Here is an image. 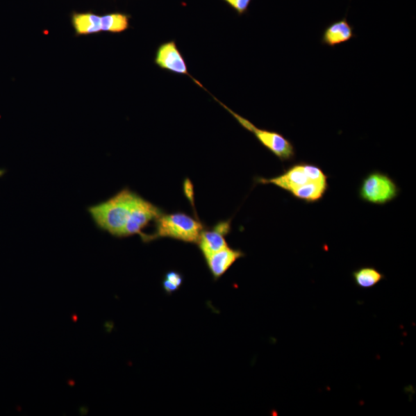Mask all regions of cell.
<instances>
[{
	"mask_svg": "<svg viewBox=\"0 0 416 416\" xmlns=\"http://www.w3.org/2000/svg\"><path fill=\"white\" fill-rule=\"evenodd\" d=\"M143 197L126 188L107 201L88 208L98 228L117 238L135 235L133 225Z\"/></svg>",
	"mask_w": 416,
	"mask_h": 416,
	"instance_id": "obj_1",
	"label": "cell"
},
{
	"mask_svg": "<svg viewBox=\"0 0 416 416\" xmlns=\"http://www.w3.org/2000/svg\"><path fill=\"white\" fill-rule=\"evenodd\" d=\"M204 228L201 222L186 213H163L155 220V231L152 234L142 233L140 236L144 243L165 238L197 243Z\"/></svg>",
	"mask_w": 416,
	"mask_h": 416,
	"instance_id": "obj_2",
	"label": "cell"
},
{
	"mask_svg": "<svg viewBox=\"0 0 416 416\" xmlns=\"http://www.w3.org/2000/svg\"><path fill=\"white\" fill-rule=\"evenodd\" d=\"M213 97L218 103L221 104L225 110H228L237 119V122L245 130L252 133L260 144L274 155H276L281 161L292 160L294 158L295 150L293 144L290 140L282 135L281 133L258 128L248 119L236 114L235 112L231 110L227 106L218 101L217 98Z\"/></svg>",
	"mask_w": 416,
	"mask_h": 416,
	"instance_id": "obj_3",
	"label": "cell"
},
{
	"mask_svg": "<svg viewBox=\"0 0 416 416\" xmlns=\"http://www.w3.org/2000/svg\"><path fill=\"white\" fill-rule=\"evenodd\" d=\"M328 176L318 166L299 163L289 167L283 174L272 178H257L263 185H273L292 193L311 181H327Z\"/></svg>",
	"mask_w": 416,
	"mask_h": 416,
	"instance_id": "obj_4",
	"label": "cell"
},
{
	"mask_svg": "<svg viewBox=\"0 0 416 416\" xmlns=\"http://www.w3.org/2000/svg\"><path fill=\"white\" fill-rule=\"evenodd\" d=\"M399 188L385 174L374 172L363 181L359 197L367 203L383 206L397 199Z\"/></svg>",
	"mask_w": 416,
	"mask_h": 416,
	"instance_id": "obj_5",
	"label": "cell"
},
{
	"mask_svg": "<svg viewBox=\"0 0 416 416\" xmlns=\"http://www.w3.org/2000/svg\"><path fill=\"white\" fill-rule=\"evenodd\" d=\"M155 65L162 69L175 74L187 75L193 78L188 72L187 63L177 44L174 40L165 42L159 46L154 59Z\"/></svg>",
	"mask_w": 416,
	"mask_h": 416,
	"instance_id": "obj_6",
	"label": "cell"
},
{
	"mask_svg": "<svg viewBox=\"0 0 416 416\" xmlns=\"http://www.w3.org/2000/svg\"><path fill=\"white\" fill-rule=\"evenodd\" d=\"M231 230V219L219 222L210 229L206 230L204 228L197 243L199 244L203 256L206 258L211 253L226 248L228 246L226 236Z\"/></svg>",
	"mask_w": 416,
	"mask_h": 416,
	"instance_id": "obj_7",
	"label": "cell"
},
{
	"mask_svg": "<svg viewBox=\"0 0 416 416\" xmlns=\"http://www.w3.org/2000/svg\"><path fill=\"white\" fill-rule=\"evenodd\" d=\"M244 256V253L241 250L233 249L228 246L204 258L210 273L214 278L217 280L222 278L238 259Z\"/></svg>",
	"mask_w": 416,
	"mask_h": 416,
	"instance_id": "obj_8",
	"label": "cell"
},
{
	"mask_svg": "<svg viewBox=\"0 0 416 416\" xmlns=\"http://www.w3.org/2000/svg\"><path fill=\"white\" fill-rule=\"evenodd\" d=\"M356 38L354 26H351L347 17L335 21L323 31L321 43L331 48L348 43Z\"/></svg>",
	"mask_w": 416,
	"mask_h": 416,
	"instance_id": "obj_9",
	"label": "cell"
},
{
	"mask_svg": "<svg viewBox=\"0 0 416 416\" xmlns=\"http://www.w3.org/2000/svg\"><path fill=\"white\" fill-rule=\"evenodd\" d=\"M72 24L78 35H89L102 31L101 17L91 13L73 14Z\"/></svg>",
	"mask_w": 416,
	"mask_h": 416,
	"instance_id": "obj_10",
	"label": "cell"
},
{
	"mask_svg": "<svg viewBox=\"0 0 416 416\" xmlns=\"http://www.w3.org/2000/svg\"><path fill=\"white\" fill-rule=\"evenodd\" d=\"M328 188V181H311L294 190L291 194L297 199L307 203H314L322 199Z\"/></svg>",
	"mask_w": 416,
	"mask_h": 416,
	"instance_id": "obj_11",
	"label": "cell"
},
{
	"mask_svg": "<svg viewBox=\"0 0 416 416\" xmlns=\"http://www.w3.org/2000/svg\"><path fill=\"white\" fill-rule=\"evenodd\" d=\"M130 16L128 14L115 13L101 17V31L119 33L128 30L130 26Z\"/></svg>",
	"mask_w": 416,
	"mask_h": 416,
	"instance_id": "obj_12",
	"label": "cell"
},
{
	"mask_svg": "<svg viewBox=\"0 0 416 416\" xmlns=\"http://www.w3.org/2000/svg\"><path fill=\"white\" fill-rule=\"evenodd\" d=\"M353 278L358 287L369 288L376 285L384 276L374 267H363L353 273Z\"/></svg>",
	"mask_w": 416,
	"mask_h": 416,
	"instance_id": "obj_13",
	"label": "cell"
},
{
	"mask_svg": "<svg viewBox=\"0 0 416 416\" xmlns=\"http://www.w3.org/2000/svg\"><path fill=\"white\" fill-rule=\"evenodd\" d=\"M184 281L182 274L178 272L171 271L166 274L163 281V287L167 294H173L181 287Z\"/></svg>",
	"mask_w": 416,
	"mask_h": 416,
	"instance_id": "obj_14",
	"label": "cell"
},
{
	"mask_svg": "<svg viewBox=\"0 0 416 416\" xmlns=\"http://www.w3.org/2000/svg\"><path fill=\"white\" fill-rule=\"evenodd\" d=\"M223 1L234 9L239 16H242L248 12L252 0H223Z\"/></svg>",
	"mask_w": 416,
	"mask_h": 416,
	"instance_id": "obj_15",
	"label": "cell"
},
{
	"mask_svg": "<svg viewBox=\"0 0 416 416\" xmlns=\"http://www.w3.org/2000/svg\"><path fill=\"white\" fill-rule=\"evenodd\" d=\"M3 174V171H0V177H1V176Z\"/></svg>",
	"mask_w": 416,
	"mask_h": 416,
	"instance_id": "obj_16",
	"label": "cell"
}]
</instances>
